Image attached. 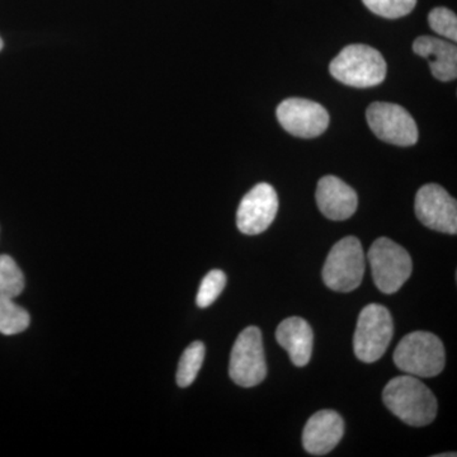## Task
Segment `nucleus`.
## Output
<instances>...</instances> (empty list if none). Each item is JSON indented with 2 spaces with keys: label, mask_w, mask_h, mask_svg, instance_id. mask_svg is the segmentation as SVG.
Wrapping results in <instances>:
<instances>
[{
  "label": "nucleus",
  "mask_w": 457,
  "mask_h": 457,
  "mask_svg": "<svg viewBox=\"0 0 457 457\" xmlns=\"http://www.w3.org/2000/svg\"><path fill=\"white\" fill-rule=\"evenodd\" d=\"M383 400L394 416L408 426H428L437 416L435 394L411 375L398 376L390 380L385 386Z\"/></svg>",
  "instance_id": "nucleus-1"
},
{
  "label": "nucleus",
  "mask_w": 457,
  "mask_h": 457,
  "mask_svg": "<svg viewBox=\"0 0 457 457\" xmlns=\"http://www.w3.org/2000/svg\"><path fill=\"white\" fill-rule=\"evenodd\" d=\"M330 74L338 82L354 88H370L384 82L387 66L378 50L368 45L345 46L332 60Z\"/></svg>",
  "instance_id": "nucleus-2"
},
{
  "label": "nucleus",
  "mask_w": 457,
  "mask_h": 457,
  "mask_svg": "<svg viewBox=\"0 0 457 457\" xmlns=\"http://www.w3.org/2000/svg\"><path fill=\"white\" fill-rule=\"evenodd\" d=\"M396 368L418 378L440 375L446 363L444 343L429 332H413L399 342L394 352Z\"/></svg>",
  "instance_id": "nucleus-3"
},
{
  "label": "nucleus",
  "mask_w": 457,
  "mask_h": 457,
  "mask_svg": "<svg viewBox=\"0 0 457 457\" xmlns=\"http://www.w3.org/2000/svg\"><path fill=\"white\" fill-rule=\"evenodd\" d=\"M366 258L356 237H345L328 254L323 267L324 284L337 293L356 290L365 275Z\"/></svg>",
  "instance_id": "nucleus-4"
},
{
  "label": "nucleus",
  "mask_w": 457,
  "mask_h": 457,
  "mask_svg": "<svg viewBox=\"0 0 457 457\" xmlns=\"http://www.w3.org/2000/svg\"><path fill=\"white\" fill-rule=\"evenodd\" d=\"M368 260L376 287L384 294H395L413 272L411 255L389 237H378L372 243Z\"/></svg>",
  "instance_id": "nucleus-5"
},
{
  "label": "nucleus",
  "mask_w": 457,
  "mask_h": 457,
  "mask_svg": "<svg viewBox=\"0 0 457 457\" xmlns=\"http://www.w3.org/2000/svg\"><path fill=\"white\" fill-rule=\"evenodd\" d=\"M394 335L392 314L380 303H370L360 312L353 350L357 359L374 363L381 359L389 347Z\"/></svg>",
  "instance_id": "nucleus-6"
},
{
  "label": "nucleus",
  "mask_w": 457,
  "mask_h": 457,
  "mask_svg": "<svg viewBox=\"0 0 457 457\" xmlns=\"http://www.w3.org/2000/svg\"><path fill=\"white\" fill-rule=\"evenodd\" d=\"M228 375L242 387L260 385L267 376L262 333L257 327H248L240 333L231 351Z\"/></svg>",
  "instance_id": "nucleus-7"
},
{
  "label": "nucleus",
  "mask_w": 457,
  "mask_h": 457,
  "mask_svg": "<svg viewBox=\"0 0 457 457\" xmlns=\"http://www.w3.org/2000/svg\"><path fill=\"white\" fill-rule=\"evenodd\" d=\"M370 129L378 139L398 146H411L417 144V123L405 108L387 102L370 104L368 112Z\"/></svg>",
  "instance_id": "nucleus-8"
},
{
  "label": "nucleus",
  "mask_w": 457,
  "mask_h": 457,
  "mask_svg": "<svg viewBox=\"0 0 457 457\" xmlns=\"http://www.w3.org/2000/svg\"><path fill=\"white\" fill-rule=\"evenodd\" d=\"M276 113L286 131L303 139L317 137L329 126V113L326 108L309 99H285L278 104Z\"/></svg>",
  "instance_id": "nucleus-9"
},
{
  "label": "nucleus",
  "mask_w": 457,
  "mask_h": 457,
  "mask_svg": "<svg viewBox=\"0 0 457 457\" xmlns=\"http://www.w3.org/2000/svg\"><path fill=\"white\" fill-rule=\"evenodd\" d=\"M416 215L425 227L456 236L457 204L441 186L429 183L417 192Z\"/></svg>",
  "instance_id": "nucleus-10"
},
{
  "label": "nucleus",
  "mask_w": 457,
  "mask_h": 457,
  "mask_svg": "<svg viewBox=\"0 0 457 457\" xmlns=\"http://www.w3.org/2000/svg\"><path fill=\"white\" fill-rule=\"evenodd\" d=\"M278 212V192L269 183H260L243 197L237 207V228L245 236H258L270 228Z\"/></svg>",
  "instance_id": "nucleus-11"
},
{
  "label": "nucleus",
  "mask_w": 457,
  "mask_h": 457,
  "mask_svg": "<svg viewBox=\"0 0 457 457\" xmlns=\"http://www.w3.org/2000/svg\"><path fill=\"white\" fill-rule=\"evenodd\" d=\"M345 435V422L335 411H319L309 418L303 432V446L306 453L324 456L338 446Z\"/></svg>",
  "instance_id": "nucleus-12"
},
{
  "label": "nucleus",
  "mask_w": 457,
  "mask_h": 457,
  "mask_svg": "<svg viewBox=\"0 0 457 457\" xmlns=\"http://www.w3.org/2000/svg\"><path fill=\"white\" fill-rule=\"evenodd\" d=\"M317 204L319 210L330 220L350 219L359 206L356 191L335 176L323 177L318 182Z\"/></svg>",
  "instance_id": "nucleus-13"
},
{
  "label": "nucleus",
  "mask_w": 457,
  "mask_h": 457,
  "mask_svg": "<svg viewBox=\"0 0 457 457\" xmlns=\"http://www.w3.org/2000/svg\"><path fill=\"white\" fill-rule=\"evenodd\" d=\"M417 55L428 60L433 77L441 82L455 80L457 77V49L455 44H451L441 38L431 36H420L413 44Z\"/></svg>",
  "instance_id": "nucleus-14"
},
{
  "label": "nucleus",
  "mask_w": 457,
  "mask_h": 457,
  "mask_svg": "<svg viewBox=\"0 0 457 457\" xmlns=\"http://www.w3.org/2000/svg\"><path fill=\"white\" fill-rule=\"evenodd\" d=\"M276 339L278 345L287 351L295 366L303 368L308 365L312 359L314 335L305 319L299 317L285 319L276 330Z\"/></svg>",
  "instance_id": "nucleus-15"
},
{
  "label": "nucleus",
  "mask_w": 457,
  "mask_h": 457,
  "mask_svg": "<svg viewBox=\"0 0 457 457\" xmlns=\"http://www.w3.org/2000/svg\"><path fill=\"white\" fill-rule=\"evenodd\" d=\"M31 323L26 309L21 308L9 297L0 296V333L4 336L25 332Z\"/></svg>",
  "instance_id": "nucleus-16"
},
{
  "label": "nucleus",
  "mask_w": 457,
  "mask_h": 457,
  "mask_svg": "<svg viewBox=\"0 0 457 457\" xmlns=\"http://www.w3.org/2000/svg\"><path fill=\"white\" fill-rule=\"evenodd\" d=\"M206 348L203 342L196 341L189 345L183 352L177 370V384L180 387H187L196 380L198 372L203 368Z\"/></svg>",
  "instance_id": "nucleus-17"
},
{
  "label": "nucleus",
  "mask_w": 457,
  "mask_h": 457,
  "mask_svg": "<svg viewBox=\"0 0 457 457\" xmlns=\"http://www.w3.org/2000/svg\"><path fill=\"white\" fill-rule=\"evenodd\" d=\"M25 288V276L17 266L16 261L9 255H0V296H20Z\"/></svg>",
  "instance_id": "nucleus-18"
},
{
  "label": "nucleus",
  "mask_w": 457,
  "mask_h": 457,
  "mask_svg": "<svg viewBox=\"0 0 457 457\" xmlns=\"http://www.w3.org/2000/svg\"><path fill=\"white\" fill-rule=\"evenodd\" d=\"M227 286V275L220 270L207 273L198 288L196 303L198 308L206 309L216 302Z\"/></svg>",
  "instance_id": "nucleus-19"
},
{
  "label": "nucleus",
  "mask_w": 457,
  "mask_h": 457,
  "mask_svg": "<svg viewBox=\"0 0 457 457\" xmlns=\"http://www.w3.org/2000/svg\"><path fill=\"white\" fill-rule=\"evenodd\" d=\"M362 2L372 13L389 18V20L407 16L417 4V0H362Z\"/></svg>",
  "instance_id": "nucleus-20"
},
{
  "label": "nucleus",
  "mask_w": 457,
  "mask_h": 457,
  "mask_svg": "<svg viewBox=\"0 0 457 457\" xmlns=\"http://www.w3.org/2000/svg\"><path fill=\"white\" fill-rule=\"evenodd\" d=\"M429 27L437 33L449 40L457 41V17L450 9L438 7L433 9L428 16Z\"/></svg>",
  "instance_id": "nucleus-21"
},
{
  "label": "nucleus",
  "mask_w": 457,
  "mask_h": 457,
  "mask_svg": "<svg viewBox=\"0 0 457 457\" xmlns=\"http://www.w3.org/2000/svg\"><path fill=\"white\" fill-rule=\"evenodd\" d=\"M436 456H437V457H446V456L455 457L456 453H441V455H436Z\"/></svg>",
  "instance_id": "nucleus-22"
},
{
  "label": "nucleus",
  "mask_w": 457,
  "mask_h": 457,
  "mask_svg": "<svg viewBox=\"0 0 457 457\" xmlns=\"http://www.w3.org/2000/svg\"><path fill=\"white\" fill-rule=\"evenodd\" d=\"M3 49V40L2 38H0V51H2Z\"/></svg>",
  "instance_id": "nucleus-23"
}]
</instances>
